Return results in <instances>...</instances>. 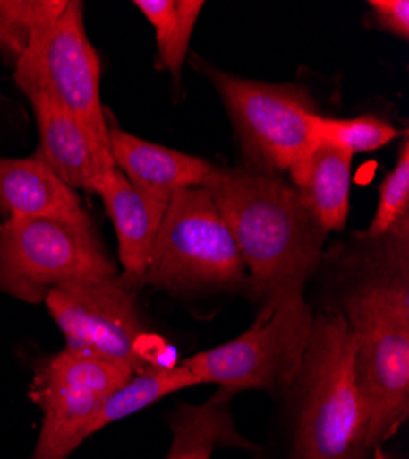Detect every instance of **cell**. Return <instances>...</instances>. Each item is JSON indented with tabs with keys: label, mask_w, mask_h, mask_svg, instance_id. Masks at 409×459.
I'll use <instances>...</instances> for the list:
<instances>
[{
	"label": "cell",
	"mask_w": 409,
	"mask_h": 459,
	"mask_svg": "<svg viewBox=\"0 0 409 459\" xmlns=\"http://www.w3.org/2000/svg\"><path fill=\"white\" fill-rule=\"evenodd\" d=\"M369 459H396V457H393V455H389L388 452H384L382 448H377L373 454H371V457Z\"/></svg>",
	"instance_id": "obj_23"
},
{
	"label": "cell",
	"mask_w": 409,
	"mask_h": 459,
	"mask_svg": "<svg viewBox=\"0 0 409 459\" xmlns=\"http://www.w3.org/2000/svg\"><path fill=\"white\" fill-rule=\"evenodd\" d=\"M118 274L94 222L12 217L0 224V290L43 303L66 283Z\"/></svg>",
	"instance_id": "obj_5"
},
{
	"label": "cell",
	"mask_w": 409,
	"mask_h": 459,
	"mask_svg": "<svg viewBox=\"0 0 409 459\" xmlns=\"http://www.w3.org/2000/svg\"><path fill=\"white\" fill-rule=\"evenodd\" d=\"M409 217V140L402 138L396 164L386 175L379 187V206L373 221L369 222L365 234L371 238L384 236L400 221Z\"/></svg>",
	"instance_id": "obj_21"
},
{
	"label": "cell",
	"mask_w": 409,
	"mask_h": 459,
	"mask_svg": "<svg viewBox=\"0 0 409 459\" xmlns=\"http://www.w3.org/2000/svg\"><path fill=\"white\" fill-rule=\"evenodd\" d=\"M39 127L35 159L48 166L66 186L87 194H99L115 159L110 143L94 136L78 118L43 98L30 100Z\"/></svg>",
	"instance_id": "obj_11"
},
{
	"label": "cell",
	"mask_w": 409,
	"mask_h": 459,
	"mask_svg": "<svg viewBox=\"0 0 409 459\" xmlns=\"http://www.w3.org/2000/svg\"><path fill=\"white\" fill-rule=\"evenodd\" d=\"M202 187L237 243L259 315L303 296L318 273L327 232L305 210L292 184L276 173L213 168Z\"/></svg>",
	"instance_id": "obj_2"
},
{
	"label": "cell",
	"mask_w": 409,
	"mask_h": 459,
	"mask_svg": "<svg viewBox=\"0 0 409 459\" xmlns=\"http://www.w3.org/2000/svg\"><path fill=\"white\" fill-rule=\"evenodd\" d=\"M288 395L295 397L294 459H369V423L345 320L314 315L311 338Z\"/></svg>",
	"instance_id": "obj_3"
},
{
	"label": "cell",
	"mask_w": 409,
	"mask_h": 459,
	"mask_svg": "<svg viewBox=\"0 0 409 459\" xmlns=\"http://www.w3.org/2000/svg\"><path fill=\"white\" fill-rule=\"evenodd\" d=\"M143 285L171 294L232 290L251 296L237 243L206 187L176 191L167 201Z\"/></svg>",
	"instance_id": "obj_4"
},
{
	"label": "cell",
	"mask_w": 409,
	"mask_h": 459,
	"mask_svg": "<svg viewBox=\"0 0 409 459\" xmlns=\"http://www.w3.org/2000/svg\"><path fill=\"white\" fill-rule=\"evenodd\" d=\"M199 385V378L192 375L182 364H157L155 368L143 373H136L122 388H118L105 401L103 408L99 410L90 427V436L108 427L110 423H116V420H122L147 406L155 404L166 395Z\"/></svg>",
	"instance_id": "obj_17"
},
{
	"label": "cell",
	"mask_w": 409,
	"mask_h": 459,
	"mask_svg": "<svg viewBox=\"0 0 409 459\" xmlns=\"http://www.w3.org/2000/svg\"><path fill=\"white\" fill-rule=\"evenodd\" d=\"M108 143L124 177L140 194L164 203L176 191L202 186L215 168L204 159L147 142L116 126H108Z\"/></svg>",
	"instance_id": "obj_12"
},
{
	"label": "cell",
	"mask_w": 409,
	"mask_h": 459,
	"mask_svg": "<svg viewBox=\"0 0 409 459\" xmlns=\"http://www.w3.org/2000/svg\"><path fill=\"white\" fill-rule=\"evenodd\" d=\"M0 217H47L92 222L76 189L39 159L0 157Z\"/></svg>",
	"instance_id": "obj_14"
},
{
	"label": "cell",
	"mask_w": 409,
	"mask_h": 459,
	"mask_svg": "<svg viewBox=\"0 0 409 459\" xmlns=\"http://www.w3.org/2000/svg\"><path fill=\"white\" fill-rule=\"evenodd\" d=\"M134 6L155 28L158 68L169 70L175 85H180L192 35L206 4L202 0H136Z\"/></svg>",
	"instance_id": "obj_18"
},
{
	"label": "cell",
	"mask_w": 409,
	"mask_h": 459,
	"mask_svg": "<svg viewBox=\"0 0 409 459\" xmlns=\"http://www.w3.org/2000/svg\"><path fill=\"white\" fill-rule=\"evenodd\" d=\"M371 21L380 30L407 41L409 3L407 0H369Z\"/></svg>",
	"instance_id": "obj_22"
},
{
	"label": "cell",
	"mask_w": 409,
	"mask_h": 459,
	"mask_svg": "<svg viewBox=\"0 0 409 459\" xmlns=\"http://www.w3.org/2000/svg\"><path fill=\"white\" fill-rule=\"evenodd\" d=\"M314 313L305 296L283 301L257 315L253 325L232 342L202 351L180 364L200 385H218L232 394L261 390L288 395L307 350Z\"/></svg>",
	"instance_id": "obj_6"
},
{
	"label": "cell",
	"mask_w": 409,
	"mask_h": 459,
	"mask_svg": "<svg viewBox=\"0 0 409 459\" xmlns=\"http://www.w3.org/2000/svg\"><path fill=\"white\" fill-rule=\"evenodd\" d=\"M132 377L127 368L63 350L35 364L30 399L43 411L31 459H68L90 437L105 401Z\"/></svg>",
	"instance_id": "obj_10"
},
{
	"label": "cell",
	"mask_w": 409,
	"mask_h": 459,
	"mask_svg": "<svg viewBox=\"0 0 409 459\" xmlns=\"http://www.w3.org/2000/svg\"><path fill=\"white\" fill-rule=\"evenodd\" d=\"M353 157L342 147L318 142L288 169L297 197L327 234L347 224Z\"/></svg>",
	"instance_id": "obj_15"
},
{
	"label": "cell",
	"mask_w": 409,
	"mask_h": 459,
	"mask_svg": "<svg viewBox=\"0 0 409 459\" xmlns=\"http://www.w3.org/2000/svg\"><path fill=\"white\" fill-rule=\"evenodd\" d=\"M113 221L124 276L141 287L167 203L147 197L115 168L98 194Z\"/></svg>",
	"instance_id": "obj_13"
},
{
	"label": "cell",
	"mask_w": 409,
	"mask_h": 459,
	"mask_svg": "<svg viewBox=\"0 0 409 459\" xmlns=\"http://www.w3.org/2000/svg\"><path fill=\"white\" fill-rule=\"evenodd\" d=\"M311 124L316 142H325L342 147L349 151L351 155L377 151L402 134L395 126L377 117L338 120L327 118L321 112H314L311 117Z\"/></svg>",
	"instance_id": "obj_20"
},
{
	"label": "cell",
	"mask_w": 409,
	"mask_h": 459,
	"mask_svg": "<svg viewBox=\"0 0 409 459\" xmlns=\"http://www.w3.org/2000/svg\"><path fill=\"white\" fill-rule=\"evenodd\" d=\"M13 78L28 100H48L108 143V124L99 96L101 63L87 35L85 8L80 0H68L59 17L35 35L15 63Z\"/></svg>",
	"instance_id": "obj_8"
},
{
	"label": "cell",
	"mask_w": 409,
	"mask_h": 459,
	"mask_svg": "<svg viewBox=\"0 0 409 459\" xmlns=\"http://www.w3.org/2000/svg\"><path fill=\"white\" fill-rule=\"evenodd\" d=\"M197 63L226 107L248 168L279 175L318 143L311 117L320 110L305 87L239 78L200 57Z\"/></svg>",
	"instance_id": "obj_7"
},
{
	"label": "cell",
	"mask_w": 409,
	"mask_h": 459,
	"mask_svg": "<svg viewBox=\"0 0 409 459\" xmlns=\"http://www.w3.org/2000/svg\"><path fill=\"white\" fill-rule=\"evenodd\" d=\"M234 395L220 388L204 404L175 408L167 419L173 443L166 459H211L220 446L257 450V445L237 432L230 411Z\"/></svg>",
	"instance_id": "obj_16"
},
{
	"label": "cell",
	"mask_w": 409,
	"mask_h": 459,
	"mask_svg": "<svg viewBox=\"0 0 409 459\" xmlns=\"http://www.w3.org/2000/svg\"><path fill=\"white\" fill-rule=\"evenodd\" d=\"M318 269L328 278L323 309L353 334L369 441L382 448L409 417V217L332 247Z\"/></svg>",
	"instance_id": "obj_1"
},
{
	"label": "cell",
	"mask_w": 409,
	"mask_h": 459,
	"mask_svg": "<svg viewBox=\"0 0 409 459\" xmlns=\"http://www.w3.org/2000/svg\"><path fill=\"white\" fill-rule=\"evenodd\" d=\"M136 292L134 283L115 274L61 285L45 303L64 336L66 350L136 375L160 364L145 350L147 327Z\"/></svg>",
	"instance_id": "obj_9"
},
{
	"label": "cell",
	"mask_w": 409,
	"mask_h": 459,
	"mask_svg": "<svg viewBox=\"0 0 409 459\" xmlns=\"http://www.w3.org/2000/svg\"><path fill=\"white\" fill-rule=\"evenodd\" d=\"M68 0H0V54L13 65L35 35L54 22Z\"/></svg>",
	"instance_id": "obj_19"
}]
</instances>
